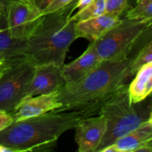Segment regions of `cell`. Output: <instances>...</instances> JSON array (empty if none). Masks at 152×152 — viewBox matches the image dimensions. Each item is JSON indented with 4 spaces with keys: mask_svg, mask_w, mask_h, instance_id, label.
<instances>
[{
    "mask_svg": "<svg viewBox=\"0 0 152 152\" xmlns=\"http://www.w3.org/2000/svg\"><path fill=\"white\" fill-rule=\"evenodd\" d=\"M132 59L129 56L102 60L82 79L65 83L58 91L61 107L55 111H80L85 117L97 114L102 104L132 77Z\"/></svg>",
    "mask_w": 152,
    "mask_h": 152,
    "instance_id": "6da1fadb",
    "label": "cell"
},
{
    "mask_svg": "<svg viewBox=\"0 0 152 152\" xmlns=\"http://www.w3.org/2000/svg\"><path fill=\"white\" fill-rule=\"evenodd\" d=\"M83 117L80 111H52L13 121L0 132V145L10 152L53 151L59 137L74 129Z\"/></svg>",
    "mask_w": 152,
    "mask_h": 152,
    "instance_id": "7a4b0ae2",
    "label": "cell"
},
{
    "mask_svg": "<svg viewBox=\"0 0 152 152\" xmlns=\"http://www.w3.org/2000/svg\"><path fill=\"white\" fill-rule=\"evenodd\" d=\"M76 0L66 7L46 13L26 41L25 56L36 65L62 66L71 45L77 39L76 22L71 19Z\"/></svg>",
    "mask_w": 152,
    "mask_h": 152,
    "instance_id": "3957f363",
    "label": "cell"
},
{
    "mask_svg": "<svg viewBox=\"0 0 152 152\" xmlns=\"http://www.w3.org/2000/svg\"><path fill=\"white\" fill-rule=\"evenodd\" d=\"M128 86L125 84L122 86L99 108L98 114L105 118L106 129L95 152H102L151 117V113L148 114L145 111L140 110L138 103L131 102Z\"/></svg>",
    "mask_w": 152,
    "mask_h": 152,
    "instance_id": "277c9868",
    "label": "cell"
},
{
    "mask_svg": "<svg viewBox=\"0 0 152 152\" xmlns=\"http://www.w3.org/2000/svg\"><path fill=\"white\" fill-rule=\"evenodd\" d=\"M151 22L125 17L94 42L96 53L101 60L129 57Z\"/></svg>",
    "mask_w": 152,
    "mask_h": 152,
    "instance_id": "5b68a950",
    "label": "cell"
},
{
    "mask_svg": "<svg viewBox=\"0 0 152 152\" xmlns=\"http://www.w3.org/2000/svg\"><path fill=\"white\" fill-rule=\"evenodd\" d=\"M7 63L0 75V110L10 113L26 96L36 65L25 56L7 60Z\"/></svg>",
    "mask_w": 152,
    "mask_h": 152,
    "instance_id": "8992f818",
    "label": "cell"
},
{
    "mask_svg": "<svg viewBox=\"0 0 152 152\" xmlns=\"http://www.w3.org/2000/svg\"><path fill=\"white\" fill-rule=\"evenodd\" d=\"M43 15L37 7L13 0L6 7L5 17L10 34L15 38L27 40L41 21Z\"/></svg>",
    "mask_w": 152,
    "mask_h": 152,
    "instance_id": "52a82bcc",
    "label": "cell"
},
{
    "mask_svg": "<svg viewBox=\"0 0 152 152\" xmlns=\"http://www.w3.org/2000/svg\"><path fill=\"white\" fill-rule=\"evenodd\" d=\"M65 83L62 66L53 63L36 65L26 96H37L57 91Z\"/></svg>",
    "mask_w": 152,
    "mask_h": 152,
    "instance_id": "ba28073f",
    "label": "cell"
},
{
    "mask_svg": "<svg viewBox=\"0 0 152 152\" xmlns=\"http://www.w3.org/2000/svg\"><path fill=\"white\" fill-rule=\"evenodd\" d=\"M79 152H95L105 134L106 122L102 115L80 119L74 127Z\"/></svg>",
    "mask_w": 152,
    "mask_h": 152,
    "instance_id": "9c48e42d",
    "label": "cell"
},
{
    "mask_svg": "<svg viewBox=\"0 0 152 152\" xmlns=\"http://www.w3.org/2000/svg\"><path fill=\"white\" fill-rule=\"evenodd\" d=\"M60 107L57 91L46 94L24 96L10 114L13 121H17L42 115Z\"/></svg>",
    "mask_w": 152,
    "mask_h": 152,
    "instance_id": "30bf717a",
    "label": "cell"
},
{
    "mask_svg": "<svg viewBox=\"0 0 152 152\" xmlns=\"http://www.w3.org/2000/svg\"><path fill=\"white\" fill-rule=\"evenodd\" d=\"M152 145V118L117 140L102 152H138L142 146Z\"/></svg>",
    "mask_w": 152,
    "mask_h": 152,
    "instance_id": "8fae6325",
    "label": "cell"
},
{
    "mask_svg": "<svg viewBox=\"0 0 152 152\" xmlns=\"http://www.w3.org/2000/svg\"><path fill=\"white\" fill-rule=\"evenodd\" d=\"M101 61L96 53L94 42H91L86 51L80 57L62 66L65 83H72L82 79L96 68Z\"/></svg>",
    "mask_w": 152,
    "mask_h": 152,
    "instance_id": "7c38bea8",
    "label": "cell"
},
{
    "mask_svg": "<svg viewBox=\"0 0 152 152\" xmlns=\"http://www.w3.org/2000/svg\"><path fill=\"white\" fill-rule=\"evenodd\" d=\"M120 20V17L104 14L86 20L77 22L75 24L77 39L85 38L90 42L96 41Z\"/></svg>",
    "mask_w": 152,
    "mask_h": 152,
    "instance_id": "4fadbf2b",
    "label": "cell"
},
{
    "mask_svg": "<svg viewBox=\"0 0 152 152\" xmlns=\"http://www.w3.org/2000/svg\"><path fill=\"white\" fill-rule=\"evenodd\" d=\"M26 41L15 38L10 34L4 13L0 17V56L6 61L25 56Z\"/></svg>",
    "mask_w": 152,
    "mask_h": 152,
    "instance_id": "5bb4252c",
    "label": "cell"
},
{
    "mask_svg": "<svg viewBox=\"0 0 152 152\" xmlns=\"http://www.w3.org/2000/svg\"><path fill=\"white\" fill-rule=\"evenodd\" d=\"M152 62L142 66L135 74V78L128 86V92L131 102L140 103L151 93Z\"/></svg>",
    "mask_w": 152,
    "mask_h": 152,
    "instance_id": "9a60e30c",
    "label": "cell"
},
{
    "mask_svg": "<svg viewBox=\"0 0 152 152\" xmlns=\"http://www.w3.org/2000/svg\"><path fill=\"white\" fill-rule=\"evenodd\" d=\"M125 17L130 19L151 22L152 0H137L136 5L127 10Z\"/></svg>",
    "mask_w": 152,
    "mask_h": 152,
    "instance_id": "2e32d148",
    "label": "cell"
},
{
    "mask_svg": "<svg viewBox=\"0 0 152 152\" xmlns=\"http://www.w3.org/2000/svg\"><path fill=\"white\" fill-rule=\"evenodd\" d=\"M105 13V0H94L83 9L79 10L71 19L75 22H81Z\"/></svg>",
    "mask_w": 152,
    "mask_h": 152,
    "instance_id": "e0dca14e",
    "label": "cell"
},
{
    "mask_svg": "<svg viewBox=\"0 0 152 152\" xmlns=\"http://www.w3.org/2000/svg\"><path fill=\"white\" fill-rule=\"evenodd\" d=\"M152 62V44L151 40L146 43L139 51L138 54L132 59L131 64V75H135L137 72L146 64Z\"/></svg>",
    "mask_w": 152,
    "mask_h": 152,
    "instance_id": "ac0fdd59",
    "label": "cell"
},
{
    "mask_svg": "<svg viewBox=\"0 0 152 152\" xmlns=\"http://www.w3.org/2000/svg\"><path fill=\"white\" fill-rule=\"evenodd\" d=\"M105 13L120 17L129 7V0H105Z\"/></svg>",
    "mask_w": 152,
    "mask_h": 152,
    "instance_id": "d6986e66",
    "label": "cell"
},
{
    "mask_svg": "<svg viewBox=\"0 0 152 152\" xmlns=\"http://www.w3.org/2000/svg\"><path fill=\"white\" fill-rule=\"evenodd\" d=\"M74 0H51L44 8L42 10V14L44 15L46 13H51L56 10L66 7Z\"/></svg>",
    "mask_w": 152,
    "mask_h": 152,
    "instance_id": "ffe728a7",
    "label": "cell"
},
{
    "mask_svg": "<svg viewBox=\"0 0 152 152\" xmlns=\"http://www.w3.org/2000/svg\"><path fill=\"white\" fill-rule=\"evenodd\" d=\"M13 121L10 113L0 110V132L7 127Z\"/></svg>",
    "mask_w": 152,
    "mask_h": 152,
    "instance_id": "44dd1931",
    "label": "cell"
},
{
    "mask_svg": "<svg viewBox=\"0 0 152 152\" xmlns=\"http://www.w3.org/2000/svg\"><path fill=\"white\" fill-rule=\"evenodd\" d=\"M94 1V0H76L74 10H76V9H79V10L83 9V7L88 5L89 4L93 2Z\"/></svg>",
    "mask_w": 152,
    "mask_h": 152,
    "instance_id": "7402d4cb",
    "label": "cell"
},
{
    "mask_svg": "<svg viewBox=\"0 0 152 152\" xmlns=\"http://www.w3.org/2000/svg\"><path fill=\"white\" fill-rule=\"evenodd\" d=\"M51 0H35L36 5L37 7H39V9L42 10L48 4Z\"/></svg>",
    "mask_w": 152,
    "mask_h": 152,
    "instance_id": "603a6c76",
    "label": "cell"
},
{
    "mask_svg": "<svg viewBox=\"0 0 152 152\" xmlns=\"http://www.w3.org/2000/svg\"><path fill=\"white\" fill-rule=\"evenodd\" d=\"M7 66H8V64L7 63L6 59L3 56H0V71H3L6 68H7Z\"/></svg>",
    "mask_w": 152,
    "mask_h": 152,
    "instance_id": "cb8c5ba5",
    "label": "cell"
},
{
    "mask_svg": "<svg viewBox=\"0 0 152 152\" xmlns=\"http://www.w3.org/2000/svg\"><path fill=\"white\" fill-rule=\"evenodd\" d=\"M16 1H19L20 2L24 3V4H26L28 5L33 6V7H37L35 3V0H16Z\"/></svg>",
    "mask_w": 152,
    "mask_h": 152,
    "instance_id": "d4e9b609",
    "label": "cell"
},
{
    "mask_svg": "<svg viewBox=\"0 0 152 152\" xmlns=\"http://www.w3.org/2000/svg\"><path fill=\"white\" fill-rule=\"evenodd\" d=\"M11 1H13V0H0V7L6 9L7 6Z\"/></svg>",
    "mask_w": 152,
    "mask_h": 152,
    "instance_id": "484cf974",
    "label": "cell"
},
{
    "mask_svg": "<svg viewBox=\"0 0 152 152\" xmlns=\"http://www.w3.org/2000/svg\"><path fill=\"white\" fill-rule=\"evenodd\" d=\"M5 11H6V9L1 8V7H0V17H1V16H2L4 13H5Z\"/></svg>",
    "mask_w": 152,
    "mask_h": 152,
    "instance_id": "4316f807",
    "label": "cell"
},
{
    "mask_svg": "<svg viewBox=\"0 0 152 152\" xmlns=\"http://www.w3.org/2000/svg\"><path fill=\"white\" fill-rule=\"evenodd\" d=\"M129 1H133V0H129ZM136 1H137V0H136Z\"/></svg>",
    "mask_w": 152,
    "mask_h": 152,
    "instance_id": "83f0119b",
    "label": "cell"
},
{
    "mask_svg": "<svg viewBox=\"0 0 152 152\" xmlns=\"http://www.w3.org/2000/svg\"><path fill=\"white\" fill-rule=\"evenodd\" d=\"M1 71H0V75H1Z\"/></svg>",
    "mask_w": 152,
    "mask_h": 152,
    "instance_id": "f1b7e54d",
    "label": "cell"
}]
</instances>
